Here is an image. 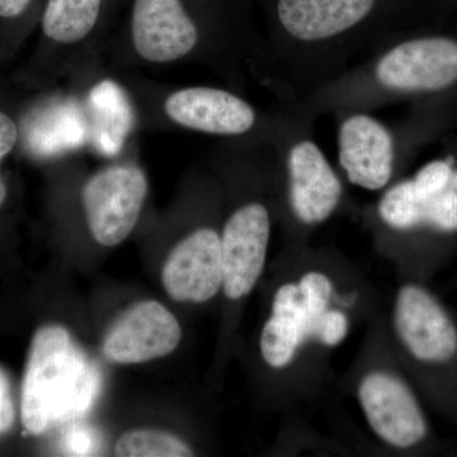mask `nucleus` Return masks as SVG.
Masks as SVG:
<instances>
[{
	"label": "nucleus",
	"mask_w": 457,
	"mask_h": 457,
	"mask_svg": "<svg viewBox=\"0 0 457 457\" xmlns=\"http://www.w3.org/2000/svg\"><path fill=\"white\" fill-rule=\"evenodd\" d=\"M383 309L400 365L429 411L457 427L456 309L417 279H398Z\"/></svg>",
	"instance_id": "obj_5"
},
{
	"label": "nucleus",
	"mask_w": 457,
	"mask_h": 457,
	"mask_svg": "<svg viewBox=\"0 0 457 457\" xmlns=\"http://www.w3.org/2000/svg\"><path fill=\"white\" fill-rule=\"evenodd\" d=\"M180 339L177 318L161 303L146 300L114 321L104 338V353L112 362H146L171 353Z\"/></svg>",
	"instance_id": "obj_14"
},
{
	"label": "nucleus",
	"mask_w": 457,
	"mask_h": 457,
	"mask_svg": "<svg viewBox=\"0 0 457 457\" xmlns=\"http://www.w3.org/2000/svg\"><path fill=\"white\" fill-rule=\"evenodd\" d=\"M272 117L270 143L278 163V225L284 245H306L348 209L347 186L315 139L317 120L294 102L282 104Z\"/></svg>",
	"instance_id": "obj_6"
},
{
	"label": "nucleus",
	"mask_w": 457,
	"mask_h": 457,
	"mask_svg": "<svg viewBox=\"0 0 457 457\" xmlns=\"http://www.w3.org/2000/svg\"><path fill=\"white\" fill-rule=\"evenodd\" d=\"M162 281L180 303H206L221 291V228L200 225L177 243L168 255Z\"/></svg>",
	"instance_id": "obj_13"
},
{
	"label": "nucleus",
	"mask_w": 457,
	"mask_h": 457,
	"mask_svg": "<svg viewBox=\"0 0 457 457\" xmlns=\"http://www.w3.org/2000/svg\"><path fill=\"white\" fill-rule=\"evenodd\" d=\"M83 117L68 104L47 107L36 113L27 125V145L38 155H53L82 143Z\"/></svg>",
	"instance_id": "obj_16"
},
{
	"label": "nucleus",
	"mask_w": 457,
	"mask_h": 457,
	"mask_svg": "<svg viewBox=\"0 0 457 457\" xmlns=\"http://www.w3.org/2000/svg\"><path fill=\"white\" fill-rule=\"evenodd\" d=\"M339 171L345 182L381 192L403 177L411 145V123L392 125L368 111L335 114Z\"/></svg>",
	"instance_id": "obj_9"
},
{
	"label": "nucleus",
	"mask_w": 457,
	"mask_h": 457,
	"mask_svg": "<svg viewBox=\"0 0 457 457\" xmlns=\"http://www.w3.org/2000/svg\"><path fill=\"white\" fill-rule=\"evenodd\" d=\"M90 135L99 152L113 155L131 130L132 112L125 92L111 80L98 83L89 95Z\"/></svg>",
	"instance_id": "obj_15"
},
{
	"label": "nucleus",
	"mask_w": 457,
	"mask_h": 457,
	"mask_svg": "<svg viewBox=\"0 0 457 457\" xmlns=\"http://www.w3.org/2000/svg\"><path fill=\"white\" fill-rule=\"evenodd\" d=\"M36 0H0V18L14 21L25 16Z\"/></svg>",
	"instance_id": "obj_22"
},
{
	"label": "nucleus",
	"mask_w": 457,
	"mask_h": 457,
	"mask_svg": "<svg viewBox=\"0 0 457 457\" xmlns=\"http://www.w3.org/2000/svg\"><path fill=\"white\" fill-rule=\"evenodd\" d=\"M338 386L357 403L370 432L386 453L431 456L445 450L425 400L394 352L383 308L366 324L360 350Z\"/></svg>",
	"instance_id": "obj_4"
},
{
	"label": "nucleus",
	"mask_w": 457,
	"mask_h": 457,
	"mask_svg": "<svg viewBox=\"0 0 457 457\" xmlns=\"http://www.w3.org/2000/svg\"><path fill=\"white\" fill-rule=\"evenodd\" d=\"M276 224L278 163L269 144L254 165L251 192L234 204L222 222L220 293L230 305L245 302L263 278Z\"/></svg>",
	"instance_id": "obj_8"
},
{
	"label": "nucleus",
	"mask_w": 457,
	"mask_h": 457,
	"mask_svg": "<svg viewBox=\"0 0 457 457\" xmlns=\"http://www.w3.org/2000/svg\"><path fill=\"white\" fill-rule=\"evenodd\" d=\"M264 290L255 341L262 393L270 407L290 413L326 396L337 350L384 303L356 262L312 243L284 245Z\"/></svg>",
	"instance_id": "obj_1"
},
{
	"label": "nucleus",
	"mask_w": 457,
	"mask_h": 457,
	"mask_svg": "<svg viewBox=\"0 0 457 457\" xmlns=\"http://www.w3.org/2000/svg\"><path fill=\"white\" fill-rule=\"evenodd\" d=\"M457 86V38L403 36L365 57L332 82L295 99L318 120L345 111H372L392 102L438 95Z\"/></svg>",
	"instance_id": "obj_3"
},
{
	"label": "nucleus",
	"mask_w": 457,
	"mask_h": 457,
	"mask_svg": "<svg viewBox=\"0 0 457 457\" xmlns=\"http://www.w3.org/2000/svg\"><path fill=\"white\" fill-rule=\"evenodd\" d=\"M114 455L121 457H187L194 450L170 433L154 429H137L125 433L114 446Z\"/></svg>",
	"instance_id": "obj_18"
},
{
	"label": "nucleus",
	"mask_w": 457,
	"mask_h": 457,
	"mask_svg": "<svg viewBox=\"0 0 457 457\" xmlns=\"http://www.w3.org/2000/svg\"><path fill=\"white\" fill-rule=\"evenodd\" d=\"M130 29L137 55L155 64L191 55L203 42L186 0H132Z\"/></svg>",
	"instance_id": "obj_12"
},
{
	"label": "nucleus",
	"mask_w": 457,
	"mask_h": 457,
	"mask_svg": "<svg viewBox=\"0 0 457 457\" xmlns=\"http://www.w3.org/2000/svg\"><path fill=\"white\" fill-rule=\"evenodd\" d=\"M164 112L182 128L225 137H253L270 141L273 117L262 116L245 98L215 87H187L170 93Z\"/></svg>",
	"instance_id": "obj_10"
},
{
	"label": "nucleus",
	"mask_w": 457,
	"mask_h": 457,
	"mask_svg": "<svg viewBox=\"0 0 457 457\" xmlns=\"http://www.w3.org/2000/svg\"><path fill=\"white\" fill-rule=\"evenodd\" d=\"M147 194L145 173L137 165H113L86 183L82 200L93 237L104 246L123 242L139 220Z\"/></svg>",
	"instance_id": "obj_11"
},
{
	"label": "nucleus",
	"mask_w": 457,
	"mask_h": 457,
	"mask_svg": "<svg viewBox=\"0 0 457 457\" xmlns=\"http://www.w3.org/2000/svg\"><path fill=\"white\" fill-rule=\"evenodd\" d=\"M106 0H46L42 11V31L51 41L71 45L95 31Z\"/></svg>",
	"instance_id": "obj_17"
},
{
	"label": "nucleus",
	"mask_w": 457,
	"mask_h": 457,
	"mask_svg": "<svg viewBox=\"0 0 457 457\" xmlns=\"http://www.w3.org/2000/svg\"><path fill=\"white\" fill-rule=\"evenodd\" d=\"M14 420L13 403L7 376L0 370V433L7 431Z\"/></svg>",
	"instance_id": "obj_21"
},
{
	"label": "nucleus",
	"mask_w": 457,
	"mask_h": 457,
	"mask_svg": "<svg viewBox=\"0 0 457 457\" xmlns=\"http://www.w3.org/2000/svg\"><path fill=\"white\" fill-rule=\"evenodd\" d=\"M95 438L89 429L78 427L65 436L64 446L71 455H90L95 450Z\"/></svg>",
	"instance_id": "obj_20"
},
{
	"label": "nucleus",
	"mask_w": 457,
	"mask_h": 457,
	"mask_svg": "<svg viewBox=\"0 0 457 457\" xmlns=\"http://www.w3.org/2000/svg\"><path fill=\"white\" fill-rule=\"evenodd\" d=\"M18 139L17 125L8 114L0 112V161L16 145ZM7 188L0 177V204L4 203Z\"/></svg>",
	"instance_id": "obj_19"
},
{
	"label": "nucleus",
	"mask_w": 457,
	"mask_h": 457,
	"mask_svg": "<svg viewBox=\"0 0 457 457\" xmlns=\"http://www.w3.org/2000/svg\"><path fill=\"white\" fill-rule=\"evenodd\" d=\"M101 389V376L65 328L42 327L29 350L22 387V422L40 435L83 417Z\"/></svg>",
	"instance_id": "obj_7"
},
{
	"label": "nucleus",
	"mask_w": 457,
	"mask_h": 457,
	"mask_svg": "<svg viewBox=\"0 0 457 457\" xmlns=\"http://www.w3.org/2000/svg\"><path fill=\"white\" fill-rule=\"evenodd\" d=\"M359 216L398 279L428 282L457 251V158L447 155L395 180Z\"/></svg>",
	"instance_id": "obj_2"
}]
</instances>
